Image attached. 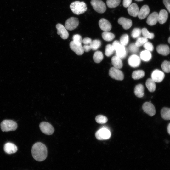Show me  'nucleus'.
I'll return each instance as SVG.
<instances>
[{"label": "nucleus", "instance_id": "f257e3e1", "mask_svg": "<svg viewBox=\"0 0 170 170\" xmlns=\"http://www.w3.org/2000/svg\"><path fill=\"white\" fill-rule=\"evenodd\" d=\"M31 153L35 160L39 162L42 161L45 159L47 156V147L41 142L36 143L32 147Z\"/></svg>", "mask_w": 170, "mask_h": 170}, {"label": "nucleus", "instance_id": "1a4fd4ad", "mask_svg": "<svg viewBox=\"0 0 170 170\" xmlns=\"http://www.w3.org/2000/svg\"><path fill=\"white\" fill-rule=\"evenodd\" d=\"M142 107L144 111L150 116H152L155 115V107L150 102H145L143 104Z\"/></svg>", "mask_w": 170, "mask_h": 170}, {"label": "nucleus", "instance_id": "8fccbe9b", "mask_svg": "<svg viewBox=\"0 0 170 170\" xmlns=\"http://www.w3.org/2000/svg\"><path fill=\"white\" fill-rule=\"evenodd\" d=\"M168 41L169 43L170 44V37H169Z\"/></svg>", "mask_w": 170, "mask_h": 170}, {"label": "nucleus", "instance_id": "603ef678", "mask_svg": "<svg viewBox=\"0 0 170 170\" xmlns=\"http://www.w3.org/2000/svg\"></svg>", "mask_w": 170, "mask_h": 170}, {"label": "nucleus", "instance_id": "c85d7f7f", "mask_svg": "<svg viewBox=\"0 0 170 170\" xmlns=\"http://www.w3.org/2000/svg\"><path fill=\"white\" fill-rule=\"evenodd\" d=\"M144 71L142 70H137L134 71L132 74V77L134 80H137L144 77Z\"/></svg>", "mask_w": 170, "mask_h": 170}, {"label": "nucleus", "instance_id": "9d476101", "mask_svg": "<svg viewBox=\"0 0 170 170\" xmlns=\"http://www.w3.org/2000/svg\"><path fill=\"white\" fill-rule=\"evenodd\" d=\"M56 27L57 31V34L60 35L62 39H66L68 38L69 33L65 26L61 24L58 23L56 24Z\"/></svg>", "mask_w": 170, "mask_h": 170}, {"label": "nucleus", "instance_id": "4be33fe9", "mask_svg": "<svg viewBox=\"0 0 170 170\" xmlns=\"http://www.w3.org/2000/svg\"><path fill=\"white\" fill-rule=\"evenodd\" d=\"M168 17V13L165 9L161 10L158 15V21L160 24H163L167 21Z\"/></svg>", "mask_w": 170, "mask_h": 170}, {"label": "nucleus", "instance_id": "4c0bfd02", "mask_svg": "<svg viewBox=\"0 0 170 170\" xmlns=\"http://www.w3.org/2000/svg\"><path fill=\"white\" fill-rule=\"evenodd\" d=\"M95 120L96 122L98 123L104 124L107 122L108 119L105 116L100 115L96 116Z\"/></svg>", "mask_w": 170, "mask_h": 170}, {"label": "nucleus", "instance_id": "c756f323", "mask_svg": "<svg viewBox=\"0 0 170 170\" xmlns=\"http://www.w3.org/2000/svg\"><path fill=\"white\" fill-rule=\"evenodd\" d=\"M102 36L103 38L107 41H110L115 37L114 34L109 31H104L102 34Z\"/></svg>", "mask_w": 170, "mask_h": 170}, {"label": "nucleus", "instance_id": "f8f14e48", "mask_svg": "<svg viewBox=\"0 0 170 170\" xmlns=\"http://www.w3.org/2000/svg\"><path fill=\"white\" fill-rule=\"evenodd\" d=\"M70 47L71 49L78 55H82L84 52L83 47L82 44L75 43L73 41L70 42Z\"/></svg>", "mask_w": 170, "mask_h": 170}, {"label": "nucleus", "instance_id": "4468645a", "mask_svg": "<svg viewBox=\"0 0 170 170\" xmlns=\"http://www.w3.org/2000/svg\"><path fill=\"white\" fill-rule=\"evenodd\" d=\"M99 25L100 28L104 31H109L112 28L110 22L104 18H102L99 20Z\"/></svg>", "mask_w": 170, "mask_h": 170}, {"label": "nucleus", "instance_id": "2eb2a0df", "mask_svg": "<svg viewBox=\"0 0 170 170\" xmlns=\"http://www.w3.org/2000/svg\"><path fill=\"white\" fill-rule=\"evenodd\" d=\"M118 22L122 25L123 28L125 30L129 29L132 25V21L131 19L123 17L120 18L118 20Z\"/></svg>", "mask_w": 170, "mask_h": 170}, {"label": "nucleus", "instance_id": "79ce46f5", "mask_svg": "<svg viewBox=\"0 0 170 170\" xmlns=\"http://www.w3.org/2000/svg\"><path fill=\"white\" fill-rule=\"evenodd\" d=\"M143 47L146 50L150 52L152 51L154 49V47L152 43L148 41L146 42L143 45Z\"/></svg>", "mask_w": 170, "mask_h": 170}, {"label": "nucleus", "instance_id": "c03bdc74", "mask_svg": "<svg viewBox=\"0 0 170 170\" xmlns=\"http://www.w3.org/2000/svg\"><path fill=\"white\" fill-rule=\"evenodd\" d=\"M92 42L91 39L88 37L85 38L82 40V43L84 45H90Z\"/></svg>", "mask_w": 170, "mask_h": 170}, {"label": "nucleus", "instance_id": "9b49d317", "mask_svg": "<svg viewBox=\"0 0 170 170\" xmlns=\"http://www.w3.org/2000/svg\"><path fill=\"white\" fill-rule=\"evenodd\" d=\"M151 79L156 82H160L162 81L165 77L164 73L162 71L156 69L151 74Z\"/></svg>", "mask_w": 170, "mask_h": 170}, {"label": "nucleus", "instance_id": "ea45409f", "mask_svg": "<svg viewBox=\"0 0 170 170\" xmlns=\"http://www.w3.org/2000/svg\"><path fill=\"white\" fill-rule=\"evenodd\" d=\"M73 41L77 44H82V40L81 36L78 34L74 35L72 37Z\"/></svg>", "mask_w": 170, "mask_h": 170}, {"label": "nucleus", "instance_id": "f704fd0d", "mask_svg": "<svg viewBox=\"0 0 170 170\" xmlns=\"http://www.w3.org/2000/svg\"><path fill=\"white\" fill-rule=\"evenodd\" d=\"M163 71L165 72H170V62L166 60L164 61L161 65Z\"/></svg>", "mask_w": 170, "mask_h": 170}, {"label": "nucleus", "instance_id": "ddd939ff", "mask_svg": "<svg viewBox=\"0 0 170 170\" xmlns=\"http://www.w3.org/2000/svg\"><path fill=\"white\" fill-rule=\"evenodd\" d=\"M128 62L129 65L133 68L139 66L140 64V58L136 54L131 55L128 60Z\"/></svg>", "mask_w": 170, "mask_h": 170}, {"label": "nucleus", "instance_id": "6ab92c4d", "mask_svg": "<svg viewBox=\"0 0 170 170\" xmlns=\"http://www.w3.org/2000/svg\"><path fill=\"white\" fill-rule=\"evenodd\" d=\"M150 12V9L149 6L145 5L142 6L139 10L138 16L140 19L145 18L148 15Z\"/></svg>", "mask_w": 170, "mask_h": 170}, {"label": "nucleus", "instance_id": "5701e85b", "mask_svg": "<svg viewBox=\"0 0 170 170\" xmlns=\"http://www.w3.org/2000/svg\"><path fill=\"white\" fill-rule=\"evenodd\" d=\"M111 60L114 67L119 69L121 68L122 67V61L121 59L116 55L112 57Z\"/></svg>", "mask_w": 170, "mask_h": 170}, {"label": "nucleus", "instance_id": "473e14b6", "mask_svg": "<svg viewBox=\"0 0 170 170\" xmlns=\"http://www.w3.org/2000/svg\"><path fill=\"white\" fill-rule=\"evenodd\" d=\"M101 45V41L98 39H95L92 41L90 44L91 49L93 50H96Z\"/></svg>", "mask_w": 170, "mask_h": 170}, {"label": "nucleus", "instance_id": "aec40b11", "mask_svg": "<svg viewBox=\"0 0 170 170\" xmlns=\"http://www.w3.org/2000/svg\"><path fill=\"white\" fill-rule=\"evenodd\" d=\"M115 51L116 53V55L121 59L124 58L127 55L126 49L125 46L121 44L116 48Z\"/></svg>", "mask_w": 170, "mask_h": 170}, {"label": "nucleus", "instance_id": "37998d69", "mask_svg": "<svg viewBox=\"0 0 170 170\" xmlns=\"http://www.w3.org/2000/svg\"><path fill=\"white\" fill-rule=\"evenodd\" d=\"M163 3L166 8L170 13V0H163Z\"/></svg>", "mask_w": 170, "mask_h": 170}, {"label": "nucleus", "instance_id": "09e8293b", "mask_svg": "<svg viewBox=\"0 0 170 170\" xmlns=\"http://www.w3.org/2000/svg\"><path fill=\"white\" fill-rule=\"evenodd\" d=\"M167 130L168 133L170 135V123L168 125Z\"/></svg>", "mask_w": 170, "mask_h": 170}, {"label": "nucleus", "instance_id": "6e6552de", "mask_svg": "<svg viewBox=\"0 0 170 170\" xmlns=\"http://www.w3.org/2000/svg\"><path fill=\"white\" fill-rule=\"evenodd\" d=\"M39 127L41 131L46 135H51L54 131V129L52 126L47 122H41L40 124Z\"/></svg>", "mask_w": 170, "mask_h": 170}, {"label": "nucleus", "instance_id": "c9c22d12", "mask_svg": "<svg viewBox=\"0 0 170 170\" xmlns=\"http://www.w3.org/2000/svg\"><path fill=\"white\" fill-rule=\"evenodd\" d=\"M129 37L128 35L127 34L122 35L120 38V42L121 44L124 46L127 45L129 42Z\"/></svg>", "mask_w": 170, "mask_h": 170}, {"label": "nucleus", "instance_id": "a878e982", "mask_svg": "<svg viewBox=\"0 0 170 170\" xmlns=\"http://www.w3.org/2000/svg\"><path fill=\"white\" fill-rule=\"evenodd\" d=\"M146 85L150 92H153L155 90V82L151 78H149L147 80Z\"/></svg>", "mask_w": 170, "mask_h": 170}, {"label": "nucleus", "instance_id": "58836bf2", "mask_svg": "<svg viewBox=\"0 0 170 170\" xmlns=\"http://www.w3.org/2000/svg\"><path fill=\"white\" fill-rule=\"evenodd\" d=\"M141 33V30L139 28H135L132 31L131 35L132 38H136L140 37Z\"/></svg>", "mask_w": 170, "mask_h": 170}, {"label": "nucleus", "instance_id": "7c9ffc66", "mask_svg": "<svg viewBox=\"0 0 170 170\" xmlns=\"http://www.w3.org/2000/svg\"><path fill=\"white\" fill-rule=\"evenodd\" d=\"M120 0H107L106 4L110 8H114L118 6L120 4Z\"/></svg>", "mask_w": 170, "mask_h": 170}, {"label": "nucleus", "instance_id": "bb28decb", "mask_svg": "<svg viewBox=\"0 0 170 170\" xmlns=\"http://www.w3.org/2000/svg\"><path fill=\"white\" fill-rule=\"evenodd\" d=\"M161 114L162 117L165 120H170V108L164 107L161 110Z\"/></svg>", "mask_w": 170, "mask_h": 170}, {"label": "nucleus", "instance_id": "20e7f679", "mask_svg": "<svg viewBox=\"0 0 170 170\" xmlns=\"http://www.w3.org/2000/svg\"><path fill=\"white\" fill-rule=\"evenodd\" d=\"M90 3L93 9L98 13H103L106 10L105 4L101 0H91Z\"/></svg>", "mask_w": 170, "mask_h": 170}, {"label": "nucleus", "instance_id": "a18cd8bd", "mask_svg": "<svg viewBox=\"0 0 170 170\" xmlns=\"http://www.w3.org/2000/svg\"><path fill=\"white\" fill-rule=\"evenodd\" d=\"M132 0H123V5L125 8H128L131 4Z\"/></svg>", "mask_w": 170, "mask_h": 170}, {"label": "nucleus", "instance_id": "393cba45", "mask_svg": "<svg viewBox=\"0 0 170 170\" xmlns=\"http://www.w3.org/2000/svg\"><path fill=\"white\" fill-rule=\"evenodd\" d=\"M140 58L144 61H149L151 58L150 52L147 50L142 51L140 53Z\"/></svg>", "mask_w": 170, "mask_h": 170}, {"label": "nucleus", "instance_id": "0eeeda50", "mask_svg": "<svg viewBox=\"0 0 170 170\" xmlns=\"http://www.w3.org/2000/svg\"><path fill=\"white\" fill-rule=\"evenodd\" d=\"M78 25V19L75 17H71L66 20L65 24V27L67 30L72 31L77 28Z\"/></svg>", "mask_w": 170, "mask_h": 170}, {"label": "nucleus", "instance_id": "b1692460", "mask_svg": "<svg viewBox=\"0 0 170 170\" xmlns=\"http://www.w3.org/2000/svg\"><path fill=\"white\" fill-rule=\"evenodd\" d=\"M134 93L138 97H142L144 95V87L141 84L136 85L134 88Z\"/></svg>", "mask_w": 170, "mask_h": 170}, {"label": "nucleus", "instance_id": "3c124183", "mask_svg": "<svg viewBox=\"0 0 170 170\" xmlns=\"http://www.w3.org/2000/svg\"><path fill=\"white\" fill-rule=\"evenodd\" d=\"M135 0L137 1H143V0Z\"/></svg>", "mask_w": 170, "mask_h": 170}, {"label": "nucleus", "instance_id": "7ed1b4c3", "mask_svg": "<svg viewBox=\"0 0 170 170\" xmlns=\"http://www.w3.org/2000/svg\"><path fill=\"white\" fill-rule=\"evenodd\" d=\"M1 128L3 132L14 131L17 128L16 122L10 120H5L2 122L0 124Z\"/></svg>", "mask_w": 170, "mask_h": 170}, {"label": "nucleus", "instance_id": "72a5a7b5", "mask_svg": "<svg viewBox=\"0 0 170 170\" xmlns=\"http://www.w3.org/2000/svg\"><path fill=\"white\" fill-rule=\"evenodd\" d=\"M114 50L110 44H107L105 47V54L107 57L111 56L113 53Z\"/></svg>", "mask_w": 170, "mask_h": 170}, {"label": "nucleus", "instance_id": "f03ea898", "mask_svg": "<svg viewBox=\"0 0 170 170\" xmlns=\"http://www.w3.org/2000/svg\"><path fill=\"white\" fill-rule=\"evenodd\" d=\"M70 7L73 13L78 15L84 13L87 9L86 4L83 1L73 2L71 3Z\"/></svg>", "mask_w": 170, "mask_h": 170}, {"label": "nucleus", "instance_id": "f3484780", "mask_svg": "<svg viewBox=\"0 0 170 170\" xmlns=\"http://www.w3.org/2000/svg\"><path fill=\"white\" fill-rule=\"evenodd\" d=\"M3 149L4 151L8 154L14 153L17 150V146L11 142L6 143L4 145Z\"/></svg>", "mask_w": 170, "mask_h": 170}, {"label": "nucleus", "instance_id": "49530a36", "mask_svg": "<svg viewBox=\"0 0 170 170\" xmlns=\"http://www.w3.org/2000/svg\"><path fill=\"white\" fill-rule=\"evenodd\" d=\"M121 44L120 42L119 41L116 40L115 41L112 45L114 51H115L116 48Z\"/></svg>", "mask_w": 170, "mask_h": 170}, {"label": "nucleus", "instance_id": "cd10ccee", "mask_svg": "<svg viewBox=\"0 0 170 170\" xmlns=\"http://www.w3.org/2000/svg\"><path fill=\"white\" fill-rule=\"evenodd\" d=\"M102 53L100 51H96L94 54L93 59L95 62L98 63L100 62L103 59Z\"/></svg>", "mask_w": 170, "mask_h": 170}, {"label": "nucleus", "instance_id": "a211bd4d", "mask_svg": "<svg viewBox=\"0 0 170 170\" xmlns=\"http://www.w3.org/2000/svg\"><path fill=\"white\" fill-rule=\"evenodd\" d=\"M127 10L130 15L135 17L138 16L139 9L137 5L133 3L131 4L128 7Z\"/></svg>", "mask_w": 170, "mask_h": 170}, {"label": "nucleus", "instance_id": "a19ab883", "mask_svg": "<svg viewBox=\"0 0 170 170\" xmlns=\"http://www.w3.org/2000/svg\"><path fill=\"white\" fill-rule=\"evenodd\" d=\"M128 50L130 52L133 53H137L139 50V47L134 44L132 43L128 47Z\"/></svg>", "mask_w": 170, "mask_h": 170}, {"label": "nucleus", "instance_id": "412c9836", "mask_svg": "<svg viewBox=\"0 0 170 170\" xmlns=\"http://www.w3.org/2000/svg\"><path fill=\"white\" fill-rule=\"evenodd\" d=\"M156 50L159 54L164 56L167 55L170 53L169 46L165 44H161L158 46L156 47Z\"/></svg>", "mask_w": 170, "mask_h": 170}, {"label": "nucleus", "instance_id": "423d86ee", "mask_svg": "<svg viewBox=\"0 0 170 170\" xmlns=\"http://www.w3.org/2000/svg\"><path fill=\"white\" fill-rule=\"evenodd\" d=\"M109 74L112 78L117 80H122L124 77V74L122 71L119 69L114 67L110 69Z\"/></svg>", "mask_w": 170, "mask_h": 170}, {"label": "nucleus", "instance_id": "dca6fc26", "mask_svg": "<svg viewBox=\"0 0 170 170\" xmlns=\"http://www.w3.org/2000/svg\"><path fill=\"white\" fill-rule=\"evenodd\" d=\"M158 15L157 12H154L148 16L146 22L148 25L152 26L156 24L158 21Z\"/></svg>", "mask_w": 170, "mask_h": 170}, {"label": "nucleus", "instance_id": "de8ad7c7", "mask_svg": "<svg viewBox=\"0 0 170 170\" xmlns=\"http://www.w3.org/2000/svg\"><path fill=\"white\" fill-rule=\"evenodd\" d=\"M83 48L84 51L86 52H88L91 49L90 45H84L83 46Z\"/></svg>", "mask_w": 170, "mask_h": 170}, {"label": "nucleus", "instance_id": "e433bc0d", "mask_svg": "<svg viewBox=\"0 0 170 170\" xmlns=\"http://www.w3.org/2000/svg\"><path fill=\"white\" fill-rule=\"evenodd\" d=\"M148 41V39L144 37H139L137 38L135 43L136 46L139 47L143 45Z\"/></svg>", "mask_w": 170, "mask_h": 170}, {"label": "nucleus", "instance_id": "39448f33", "mask_svg": "<svg viewBox=\"0 0 170 170\" xmlns=\"http://www.w3.org/2000/svg\"><path fill=\"white\" fill-rule=\"evenodd\" d=\"M111 136L110 130L106 127H102L95 133V136L99 140H106L109 139Z\"/></svg>", "mask_w": 170, "mask_h": 170}, {"label": "nucleus", "instance_id": "2f4dec72", "mask_svg": "<svg viewBox=\"0 0 170 170\" xmlns=\"http://www.w3.org/2000/svg\"><path fill=\"white\" fill-rule=\"evenodd\" d=\"M141 33L144 37L147 39H152L154 37V34L153 33L149 32L147 29L145 28L142 29Z\"/></svg>", "mask_w": 170, "mask_h": 170}]
</instances>
